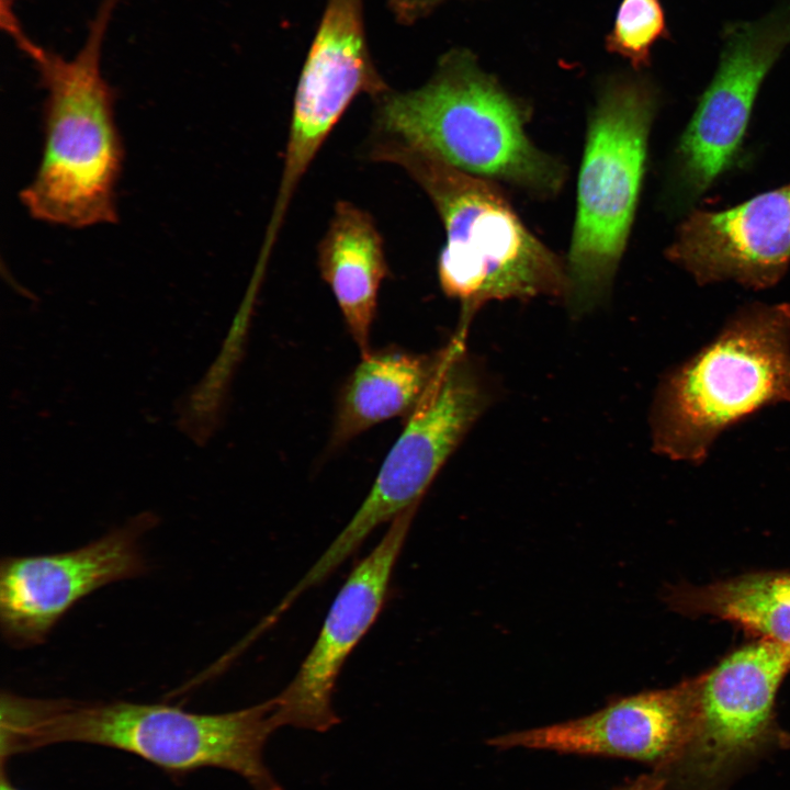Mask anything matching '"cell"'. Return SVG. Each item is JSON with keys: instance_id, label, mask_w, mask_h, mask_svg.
<instances>
[{"instance_id": "14", "label": "cell", "mask_w": 790, "mask_h": 790, "mask_svg": "<svg viewBox=\"0 0 790 790\" xmlns=\"http://www.w3.org/2000/svg\"><path fill=\"white\" fill-rule=\"evenodd\" d=\"M666 256L701 285H775L790 264V184L724 211L692 212Z\"/></svg>"}, {"instance_id": "4", "label": "cell", "mask_w": 790, "mask_h": 790, "mask_svg": "<svg viewBox=\"0 0 790 790\" xmlns=\"http://www.w3.org/2000/svg\"><path fill=\"white\" fill-rule=\"evenodd\" d=\"M374 100L380 135L464 172L542 196L558 193L565 182V167L528 137L527 106L466 48L443 54L421 87L388 89Z\"/></svg>"}, {"instance_id": "16", "label": "cell", "mask_w": 790, "mask_h": 790, "mask_svg": "<svg viewBox=\"0 0 790 790\" xmlns=\"http://www.w3.org/2000/svg\"><path fill=\"white\" fill-rule=\"evenodd\" d=\"M440 350L416 354L393 349L369 351L339 394L330 447L339 448L371 427L409 415L425 394Z\"/></svg>"}, {"instance_id": "21", "label": "cell", "mask_w": 790, "mask_h": 790, "mask_svg": "<svg viewBox=\"0 0 790 790\" xmlns=\"http://www.w3.org/2000/svg\"><path fill=\"white\" fill-rule=\"evenodd\" d=\"M4 772L5 771L2 769L0 790H20L12 785V782L10 781V779L7 778Z\"/></svg>"}, {"instance_id": "11", "label": "cell", "mask_w": 790, "mask_h": 790, "mask_svg": "<svg viewBox=\"0 0 790 790\" xmlns=\"http://www.w3.org/2000/svg\"><path fill=\"white\" fill-rule=\"evenodd\" d=\"M417 508L393 519L380 542L346 578L297 673L273 697L279 727L324 733L340 722L332 702L337 678L383 608Z\"/></svg>"}, {"instance_id": "12", "label": "cell", "mask_w": 790, "mask_h": 790, "mask_svg": "<svg viewBox=\"0 0 790 790\" xmlns=\"http://www.w3.org/2000/svg\"><path fill=\"white\" fill-rule=\"evenodd\" d=\"M700 675L664 689L622 697L568 721L487 740L498 749L634 760L662 769L688 744L699 711Z\"/></svg>"}, {"instance_id": "5", "label": "cell", "mask_w": 790, "mask_h": 790, "mask_svg": "<svg viewBox=\"0 0 790 790\" xmlns=\"http://www.w3.org/2000/svg\"><path fill=\"white\" fill-rule=\"evenodd\" d=\"M790 402V304L753 303L661 381L651 410L654 450L700 464L719 436Z\"/></svg>"}, {"instance_id": "3", "label": "cell", "mask_w": 790, "mask_h": 790, "mask_svg": "<svg viewBox=\"0 0 790 790\" xmlns=\"http://www.w3.org/2000/svg\"><path fill=\"white\" fill-rule=\"evenodd\" d=\"M370 157L404 169L441 218L438 278L461 307L454 336L466 339L473 316L488 302L565 298L566 261L528 229L496 182L385 136L375 139Z\"/></svg>"}, {"instance_id": "10", "label": "cell", "mask_w": 790, "mask_h": 790, "mask_svg": "<svg viewBox=\"0 0 790 790\" xmlns=\"http://www.w3.org/2000/svg\"><path fill=\"white\" fill-rule=\"evenodd\" d=\"M157 519L142 514L81 548L5 556L0 564V628L15 648L43 643L80 599L111 583L147 572L140 538Z\"/></svg>"}, {"instance_id": "2", "label": "cell", "mask_w": 790, "mask_h": 790, "mask_svg": "<svg viewBox=\"0 0 790 790\" xmlns=\"http://www.w3.org/2000/svg\"><path fill=\"white\" fill-rule=\"evenodd\" d=\"M271 698L224 713H195L162 703L82 702L1 698V758L77 742L136 755L165 771L184 775L204 767L229 770L252 790H283L264 761L269 736L279 729Z\"/></svg>"}, {"instance_id": "9", "label": "cell", "mask_w": 790, "mask_h": 790, "mask_svg": "<svg viewBox=\"0 0 790 790\" xmlns=\"http://www.w3.org/2000/svg\"><path fill=\"white\" fill-rule=\"evenodd\" d=\"M388 89L369 50L363 0H326L295 90L272 227H281L297 184L354 98Z\"/></svg>"}, {"instance_id": "17", "label": "cell", "mask_w": 790, "mask_h": 790, "mask_svg": "<svg viewBox=\"0 0 790 790\" xmlns=\"http://www.w3.org/2000/svg\"><path fill=\"white\" fill-rule=\"evenodd\" d=\"M666 606L686 617L732 622L761 640L790 646V573H747L706 585L664 589Z\"/></svg>"}, {"instance_id": "19", "label": "cell", "mask_w": 790, "mask_h": 790, "mask_svg": "<svg viewBox=\"0 0 790 790\" xmlns=\"http://www.w3.org/2000/svg\"><path fill=\"white\" fill-rule=\"evenodd\" d=\"M450 0H387V4L397 21L413 24Z\"/></svg>"}, {"instance_id": "1", "label": "cell", "mask_w": 790, "mask_h": 790, "mask_svg": "<svg viewBox=\"0 0 790 790\" xmlns=\"http://www.w3.org/2000/svg\"><path fill=\"white\" fill-rule=\"evenodd\" d=\"M117 0H101L83 45L70 59L22 27L13 0H1L2 29L37 70L46 91L43 147L21 203L37 221L67 228L114 224L124 146L115 92L101 71L103 41Z\"/></svg>"}, {"instance_id": "22", "label": "cell", "mask_w": 790, "mask_h": 790, "mask_svg": "<svg viewBox=\"0 0 790 790\" xmlns=\"http://www.w3.org/2000/svg\"><path fill=\"white\" fill-rule=\"evenodd\" d=\"M788 36H789V40H790V31H788Z\"/></svg>"}, {"instance_id": "15", "label": "cell", "mask_w": 790, "mask_h": 790, "mask_svg": "<svg viewBox=\"0 0 790 790\" xmlns=\"http://www.w3.org/2000/svg\"><path fill=\"white\" fill-rule=\"evenodd\" d=\"M317 264L361 356L366 354L379 291L388 274L383 239L371 215L351 202H337L317 247Z\"/></svg>"}, {"instance_id": "6", "label": "cell", "mask_w": 790, "mask_h": 790, "mask_svg": "<svg viewBox=\"0 0 790 790\" xmlns=\"http://www.w3.org/2000/svg\"><path fill=\"white\" fill-rule=\"evenodd\" d=\"M657 98L641 78L614 77L589 116L566 260L565 300L574 316L611 289L633 225Z\"/></svg>"}, {"instance_id": "18", "label": "cell", "mask_w": 790, "mask_h": 790, "mask_svg": "<svg viewBox=\"0 0 790 790\" xmlns=\"http://www.w3.org/2000/svg\"><path fill=\"white\" fill-rule=\"evenodd\" d=\"M667 35L659 0H621L605 46L640 70L650 65L654 44Z\"/></svg>"}, {"instance_id": "7", "label": "cell", "mask_w": 790, "mask_h": 790, "mask_svg": "<svg viewBox=\"0 0 790 790\" xmlns=\"http://www.w3.org/2000/svg\"><path fill=\"white\" fill-rule=\"evenodd\" d=\"M490 399V387L467 353L465 339L453 336L440 349L437 370L386 454L368 496L290 595L300 598L326 580L377 527L419 506Z\"/></svg>"}, {"instance_id": "20", "label": "cell", "mask_w": 790, "mask_h": 790, "mask_svg": "<svg viewBox=\"0 0 790 790\" xmlns=\"http://www.w3.org/2000/svg\"><path fill=\"white\" fill-rule=\"evenodd\" d=\"M665 778L655 769L651 772L640 775L635 779H632L613 790H665Z\"/></svg>"}, {"instance_id": "13", "label": "cell", "mask_w": 790, "mask_h": 790, "mask_svg": "<svg viewBox=\"0 0 790 790\" xmlns=\"http://www.w3.org/2000/svg\"><path fill=\"white\" fill-rule=\"evenodd\" d=\"M789 41L788 32L748 23L727 34L716 72L676 148L680 203L695 201L732 166L761 82Z\"/></svg>"}, {"instance_id": "8", "label": "cell", "mask_w": 790, "mask_h": 790, "mask_svg": "<svg viewBox=\"0 0 790 790\" xmlns=\"http://www.w3.org/2000/svg\"><path fill=\"white\" fill-rule=\"evenodd\" d=\"M790 672V646L758 639L700 675L699 711L688 744L658 770L665 790H731L766 758L790 748L776 714Z\"/></svg>"}]
</instances>
